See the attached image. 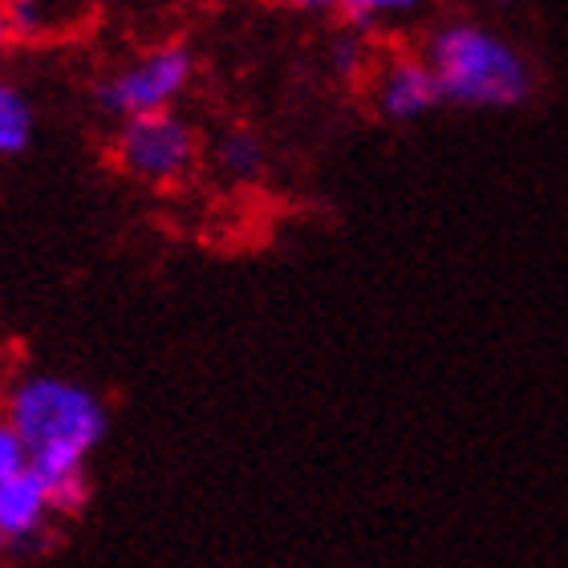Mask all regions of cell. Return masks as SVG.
Here are the masks:
<instances>
[{"mask_svg": "<svg viewBox=\"0 0 568 568\" xmlns=\"http://www.w3.org/2000/svg\"><path fill=\"white\" fill-rule=\"evenodd\" d=\"M0 415L21 435L29 467L49 491L53 516H78L90 499L85 463L110 430L106 403L85 382L61 374H21L4 390Z\"/></svg>", "mask_w": 568, "mask_h": 568, "instance_id": "1", "label": "cell"}, {"mask_svg": "<svg viewBox=\"0 0 568 568\" xmlns=\"http://www.w3.org/2000/svg\"><path fill=\"white\" fill-rule=\"evenodd\" d=\"M426 65L450 106L511 110L528 102L536 85V70L524 49L479 21L438 24L426 41Z\"/></svg>", "mask_w": 568, "mask_h": 568, "instance_id": "2", "label": "cell"}, {"mask_svg": "<svg viewBox=\"0 0 568 568\" xmlns=\"http://www.w3.org/2000/svg\"><path fill=\"white\" fill-rule=\"evenodd\" d=\"M114 163L142 187H175L200 163V134L175 110L126 119L114 131Z\"/></svg>", "mask_w": 568, "mask_h": 568, "instance_id": "3", "label": "cell"}, {"mask_svg": "<svg viewBox=\"0 0 568 568\" xmlns=\"http://www.w3.org/2000/svg\"><path fill=\"white\" fill-rule=\"evenodd\" d=\"M195 78V53L179 41L154 45L139 58H131L126 65L110 73L106 82L98 85V110L110 119H142V114H159L171 110L183 98V90Z\"/></svg>", "mask_w": 568, "mask_h": 568, "instance_id": "4", "label": "cell"}, {"mask_svg": "<svg viewBox=\"0 0 568 568\" xmlns=\"http://www.w3.org/2000/svg\"><path fill=\"white\" fill-rule=\"evenodd\" d=\"M438 102H443V94H438V82L426 58H415V53L386 58V65L378 70V82H374V110L382 119L415 122L426 119Z\"/></svg>", "mask_w": 568, "mask_h": 568, "instance_id": "5", "label": "cell"}, {"mask_svg": "<svg viewBox=\"0 0 568 568\" xmlns=\"http://www.w3.org/2000/svg\"><path fill=\"white\" fill-rule=\"evenodd\" d=\"M53 520V504H49L45 484L33 475V467L12 475L9 484H0V528L9 536V548L37 545Z\"/></svg>", "mask_w": 568, "mask_h": 568, "instance_id": "6", "label": "cell"}, {"mask_svg": "<svg viewBox=\"0 0 568 568\" xmlns=\"http://www.w3.org/2000/svg\"><path fill=\"white\" fill-rule=\"evenodd\" d=\"M37 131V110L21 85L0 78V159H17L29 151Z\"/></svg>", "mask_w": 568, "mask_h": 568, "instance_id": "7", "label": "cell"}, {"mask_svg": "<svg viewBox=\"0 0 568 568\" xmlns=\"http://www.w3.org/2000/svg\"><path fill=\"white\" fill-rule=\"evenodd\" d=\"M268 166V151L252 131H227L215 142V171L232 183H256Z\"/></svg>", "mask_w": 568, "mask_h": 568, "instance_id": "8", "label": "cell"}, {"mask_svg": "<svg viewBox=\"0 0 568 568\" xmlns=\"http://www.w3.org/2000/svg\"><path fill=\"white\" fill-rule=\"evenodd\" d=\"M394 4H382V0H345V4H337V17L345 21V29L354 37L362 33H374L386 17H390Z\"/></svg>", "mask_w": 568, "mask_h": 568, "instance_id": "9", "label": "cell"}, {"mask_svg": "<svg viewBox=\"0 0 568 568\" xmlns=\"http://www.w3.org/2000/svg\"><path fill=\"white\" fill-rule=\"evenodd\" d=\"M29 471V450H24L21 435L9 426V418L0 415V484H9L12 475Z\"/></svg>", "mask_w": 568, "mask_h": 568, "instance_id": "10", "label": "cell"}, {"mask_svg": "<svg viewBox=\"0 0 568 568\" xmlns=\"http://www.w3.org/2000/svg\"><path fill=\"white\" fill-rule=\"evenodd\" d=\"M329 65L337 78H357V73L366 70V41L354 33L342 37V41L329 49Z\"/></svg>", "mask_w": 568, "mask_h": 568, "instance_id": "11", "label": "cell"}, {"mask_svg": "<svg viewBox=\"0 0 568 568\" xmlns=\"http://www.w3.org/2000/svg\"><path fill=\"white\" fill-rule=\"evenodd\" d=\"M9 41H12V29H9V12H4V4H0V53L9 49Z\"/></svg>", "mask_w": 568, "mask_h": 568, "instance_id": "12", "label": "cell"}, {"mask_svg": "<svg viewBox=\"0 0 568 568\" xmlns=\"http://www.w3.org/2000/svg\"><path fill=\"white\" fill-rule=\"evenodd\" d=\"M9 552V536H4V528H0V557Z\"/></svg>", "mask_w": 568, "mask_h": 568, "instance_id": "13", "label": "cell"}, {"mask_svg": "<svg viewBox=\"0 0 568 568\" xmlns=\"http://www.w3.org/2000/svg\"><path fill=\"white\" fill-rule=\"evenodd\" d=\"M0 369H4V349H0Z\"/></svg>", "mask_w": 568, "mask_h": 568, "instance_id": "14", "label": "cell"}]
</instances>
